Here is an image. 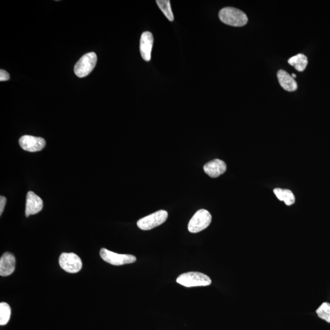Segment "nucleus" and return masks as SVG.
I'll use <instances>...</instances> for the list:
<instances>
[{
	"mask_svg": "<svg viewBox=\"0 0 330 330\" xmlns=\"http://www.w3.org/2000/svg\"><path fill=\"white\" fill-rule=\"evenodd\" d=\"M222 22L233 26H243L248 22V17L244 12L232 7L222 9L218 14Z\"/></svg>",
	"mask_w": 330,
	"mask_h": 330,
	"instance_id": "1",
	"label": "nucleus"
},
{
	"mask_svg": "<svg viewBox=\"0 0 330 330\" xmlns=\"http://www.w3.org/2000/svg\"><path fill=\"white\" fill-rule=\"evenodd\" d=\"M177 283L185 287L209 286L212 283L208 276L200 272H188L180 275L177 278Z\"/></svg>",
	"mask_w": 330,
	"mask_h": 330,
	"instance_id": "2",
	"label": "nucleus"
},
{
	"mask_svg": "<svg viewBox=\"0 0 330 330\" xmlns=\"http://www.w3.org/2000/svg\"><path fill=\"white\" fill-rule=\"evenodd\" d=\"M97 60V55L95 53L90 52L85 54L75 65V74L80 78L88 76L94 70Z\"/></svg>",
	"mask_w": 330,
	"mask_h": 330,
	"instance_id": "3",
	"label": "nucleus"
},
{
	"mask_svg": "<svg viewBox=\"0 0 330 330\" xmlns=\"http://www.w3.org/2000/svg\"><path fill=\"white\" fill-rule=\"evenodd\" d=\"M212 221V216L205 209H201L191 218L189 222L188 229L191 233H197L206 229Z\"/></svg>",
	"mask_w": 330,
	"mask_h": 330,
	"instance_id": "4",
	"label": "nucleus"
},
{
	"mask_svg": "<svg viewBox=\"0 0 330 330\" xmlns=\"http://www.w3.org/2000/svg\"><path fill=\"white\" fill-rule=\"evenodd\" d=\"M168 212L163 210H161L152 214L147 217L140 219L137 222V226L140 229L148 230L153 228L160 226L164 223L168 218Z\"/></svg>",
	"mask_w": 330,
	"mask_h": 330,
	"instance_id": "5",
	"label": "nucleus"
},
{
	"mask_svg": "<svg viewBox=\"0 0 330 330\" xmlns=\"http://www.w3.org/2000/svg\"><path fill=\"white\" fill-rule=\"evenodd\" d=\"M59 266L66 272L76 274L82 268V262L80 257L73 253H63L59 259Z\"/></svg>",
	"mask_w": 330,
	"mask_h": 330,
	"instance_id": "6",
	"label": "nucleus"
},
{
	"mask_svg": "<svg viewBox=\"0 0 330 330\" xmlns=\"http://www.w3.org/2000/svg\"><path fill=\"white\" fill-rule=\"evenodd\" d=\"M100 255L102 259L113 266L125 265L134 263L137 260L136 257L133 255L118 254L106 248L101 249Z\"/></svg>",
	"mask_w": 330,
	"mask_h": 330,
	"instance_id": "7",
	"label": "nucleus"
},
{
	"mask_svg": "<svg viewBox=\"0 0 330 330\" xmlns=\"http://www.w3.org/2000/svg\"><path fill=\"white\" fill-rule=\"evenodd\" d=\"M19 145L24 151L35 152L41 151L46 146V142L43 138L24 136L19 140Z\"/></svg>",
	"mask_w": 330,
	"mask_h": 330,
	"instance_id": "8",
	"label": "nucleus"
},
{
	"mask_svg": "<svg viewBox=\"0 0 330 330\" xmlns=\"http://www.w3.org/2000/svg\"><path fill=\"white\" fill-rule=\"evenodd\" d=\"M43 208V202L34 192L28 191L26 195L25 215L26 217L38 214Z\"/></svg>",
	"mask_w": 330,
	"mask_h": 330,
	"instance_id": "9",
	"label": "nucleus"
},
{
	"mask_svg": "<svg viewBox=\"0 0 330 330\" xmlns=\"http://www.w3.org/2000/svg\"><path fill=\"white\" fill-rule=\"evenodd\" d=\"M153 44L154 38L152 33L149 31L143 32L140 40V50L143 59L146 61H151Z\"/></svg>",
	"mask_w": 330,
	"mask_h": 330,
	"instance_id": "10",
	"label": "nucleus"
},
{
	"mask_svg": "<svg viewBox=\"0 0 330 330\" xmlns=\"http://www.w3.org/2000/svg\"><path fill=\"white\" fill-rule=\"evenodd\" d=\"M16 268V258L11 253H5L0 259V275L8 277L13 274Z\"/></svg>",
	"mask_w": 330,
	"mask_h": 330,
	"instance_id": "11",
	"label": "nucleus"
},
{
	"mask_svg": "<svg viewBox=\"0 0 330 330\" xmlns=\"http://www.w3.org/2000/svg\"><path fill=\"white\" fill-rule=\"evenodd\" d=\"M226 164L220 159H215L207 163L204 166V170L209 176L212 178H218L226 172Z\"/></svg>",
	"mask_w": 330,
	"mask_h": 330,
	"instance_id": "12",
	"label": "nucleus"
},
{
	"mask_svg": "<svg viewBox=\"0 0 330 330\" xmlns=\"http://www.w3.org/2000/svg\"><path fill=\"white\" fill-rule=\"evenodd\" d=\"M277 77L281 86L287 91H295L298 85L295 79L286 71L280 70L278 72Z\"/></svg>",
	"mask_w": 330,
	"mask_h": 330,
	"instance_id": "13",
	"label": "nucleus"
},
{
	"mask_svg": "<svg viewBox=\"0 0 330 330\" xmlns=\"http://www.w3.org/2000/svg\"><path fill=\"white\" fill-rule=\"evenodd\" d=\"M274 192L278 199L281 201V202H284L287 206H291L295 203V196H294L292 192L290 190L275 188Z\"/></svg>",
	"mask_w": 330,
	"mask_h": 330,
	"instance_id": "14",
	"label": "nucleus"
},
{
	"mask_svg": "<svg viewBox=\"0 0 330 330\" xmlns=\"http://www.w3.org/2000/svg\"><path fill=\"white\" fill-rule=\"evenodd\" d=\"M288 63L290 65L293 66L295 70L299 72H303L307 68L308 64L307 57L304 54H298L288 60Z\"/></svg>",
	"mask_w": 330,
	"mask_h": 330,
	"instance_id": "15",
	"label": "nucleus"
},
{
	"mask_svg": "<svg viewBox=\"0 0 330 330\" xmlns=\"http://www.w3.org/2000/svg\"><path fill=\"white\" fill-rule=\"evenodd\" d=\"M160 10L162 11L165 16L171 22L174 20V16L172 7H171L170 1L169 0H157L156 1Z\"/></svg>",
	"mask_w": 330,
	"mask_h": 330,
	"instance_id": "16",
	"label": "nucleus"
},
{
	"mask_svg": "<svg viewBox=\"0 0 330 330\" xmlns=\"http://www.w3.org/2000/svg\"><path fill=\"white\" fill-rule=\"evenodd\" d=\"M11 310L7 303L2 302L0 304V325H5L10 319Z\"/></svg>",
	"mask_w": 330,
	"mask_h": 330,
	"instance_id": "17",
	"label": "nucleus"
},
{
	"mask_svg": "<svg viewBox=\"0 0 330 330\" xmlns=\"http://www.w3.org/2000/svg\"><path fill=\"white\" fill-rule=\"evenodd\" d=\"M316 313L320 319L330 323V304L323 303L320 307L317 309Z\"/></svg>",
	"mask_w": 330,
	"mask_h": 330,
	"instance_id": "18",
	"label": "nucleus"
},
{
	"mask_svg": "<svg viewBox=\"0 0 330 330\" xmlns=\"http://www.w3.org/2000/svg\"><path fill=\"white\" fill-rule=\"evenodd\" d=\"M10 76L7 71L5 70L0 71V81L1 82H4V81H7L10 79Z\"/></svg>",
	"mask_w": 330,
	"mask_h": 330,
	"instance_id": "19",
	"label": "nucleus"
},
{
	"mask_svg": "<svg viewBox=\"0 0 330 330\" xmlns=\"http://www.w3.org/2000/svg\"><path fill=\"white\" fill-rule=\"evenodd\" d=\"M6 203H7V198L1 196L0 197V215H1L2 213L4 212Z\"/></svg>",
	"mask_w": 330,
	"mask_h": 330,
	"instance_id": "20",
	"label": "nucleus"
},
{
	"mask_svg": "<svg viewBox=\"0 0 330 330\" xmlns=\"http://www.w3.org/2000/svg\"><path fill=\"white\" fill-rule=\"evenodd\" d=\"M292 77L293 78V79H295V78L296 77V75L295 74H293L292 75Z\"/></svg>",
	"mask_w": 330,
	"mask_h": 330,
	"instance_id": "21",
	"label": "nucleus"
}]
</instances>
